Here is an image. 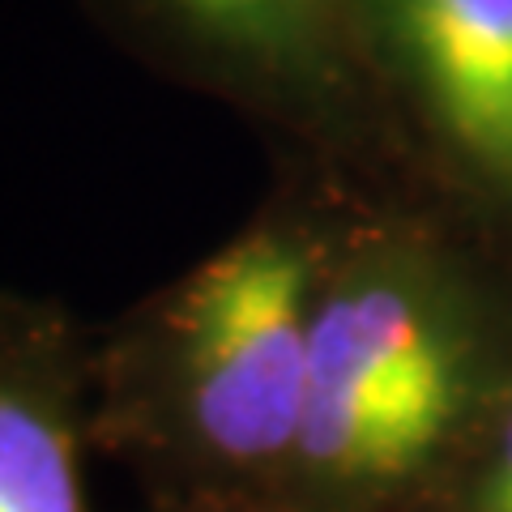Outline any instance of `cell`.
Returning a JSON list of instances; mask_svg holds the SVG:
<instances>
[{
	"mask_svg": "<svg viewBox=\"0 0 512 512\" xmlns=\"http://www.w3.org/2000/svg\"><path fill=\"white\" fill-rule=\"evenodd\" d=\"M363 192L269 163L222 244L94 325L90 444L141 504L286 500L320 286Z\"/></svg>",
	"mask_w": 512,
	"mask_h": 512,
	"instance_id": "obj_1",
	"label": "cell"
},
{
	"mask_svg": "<svg viewBox=\"0 0 512 512\" xmlns=\"http://www.w3.org/2000/svg\"><path fill=\"white\" fill-rule=\"evenodd\" d=\"M137 512H303L286 500H248V504H141Z\"/></svg>",
	"mask_w": 512,
	"mask_h": 512,
	"instance_id": "obj_7",
	"label": "cell"
},
{
	"mask_svg": "<svg viewBox=\"0 0 512 512\" xmlns=\"http://www.w3.org/2000/svg\"><path fill=\"white\" fill-rule=\"evenodd\" d=\"M94 325L69 303L0 291V512H94Z\"/></svg>",
	"mask_w": 512,
	"mask_h": 512,
	"instance_id": "obj_5",
	"label": "cell"
},
{
	"mask_svg": "<svg viewBox=\"0 0 512 512\" xmlns=\"http://www.w3.org/2000/svg\"><path fill=\"white\" fill-rule=\"evenodd\" d=\"M359 13L410 163L512 261V0H359Z\"/></svg>",
	"mask_w": 512,
	"mask_h": 512,
	"instance_id": "obj_4",
	"label": "cell"
},
{
	"mask_svg": "<svg viewBox=\"0 0 512 512\" xmlns=\"http://www.w3.org/2000/svg\"><path fill=\"white\" fill-rule=\"evenodd\" d=\"M410 512H512V380Z\"/></svg>",
	"mask_w": 512,
	"mask_h": 512,
	"instance_id": "obj_6",
	"label": "cell"
},
{
	"mask_svg": "<svg viewBox=\"0 0 512 512\" xmlns=\"http://www.w3.org/2000/svg\"><path fill=\"white\" fill-rule=\"evenodd\" d=\"M82 9L163 82L231 107L269 163H308L380 197L440 201L389 120L359 0H82Z\"/></svg>",
	"mask_w": 512,
	"mask_h": 512,
	"instance_id": "obj_3",
	"label": "cell"
},
{
	"mask_svg": "<svg viewBox=\"0 0 512 512\" xmlns=\"http://www.w3.org/2000/svg\"><path fill=\"white\" fill-rule=\"evenodd\" d=\"M512 380V261L440 201L363 192L312 325L286 504L410 512Z\"/></svg>",
	"mask_w": 512,
	"mask_h": 512,
	"instance_id": "obj_2",
	"label": "cell"
}]
</instances>
